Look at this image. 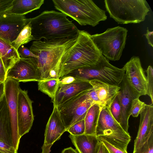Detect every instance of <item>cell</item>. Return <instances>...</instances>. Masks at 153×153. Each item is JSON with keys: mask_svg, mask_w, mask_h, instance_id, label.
<instances>
[{"mask_svg": "<svg viewBox=\"0 0 153 153\" xmlns=\"http://www.w3.org/2000/svg\"><path fill=\"white\" fill-rule=\"evenodd\" d=\"M33 40L30 22L26 25L20 32L16 39L12 43L16 50L23 45Z\"/></svg>", "mask_w": 153, "mask_h": 153, "instance_id": "cell-26", "label": "cell"}, {"mask_svg": "<svg viewBox=\"0 0 153 153\" xmlns=\"http://www.w3.org/2000/svg\"><path fill=\"white\" fill-rule=\"evenodd\" d=\"M29 22L25 15L11 14L0 15V38L12 43Z\"/></svg>", "mask_w": 153, "mask_h": 153, "instance_id": "cell-14", "label": "cell"}, {"mask_svg": "<svg viewBox=\"0 0 153 153\" xmlns=\"http://www.w3.org/2000/svg\"><path fill=\"white\" fill-rule=\"evenodd\" d=\"M101 109L100 106L95 103L88 111L84 119L85 126V134L95 135Z\"/></svg>", "mask_w": 153, "mask_h": 153, "instance_id": "cell-24", "label": "cell"}, {"mask_svg": "<svg viewBox=\"0 0 153 153\" xmlns=\"http://www.w3.org/2000/svg\"><path fill=\"white\" fill-rule=\"evenodd\" d=\"M146 33L144 35L148 41V44L152 47H153V31H150L147 27Z\"/></svg>", "mask_w": 153, "mask_h": 153, "instance_id": "cell-38", "label": "cell"}, {"mask_svg": "<svg viewBox=\"0 0 153 153\" xmlns=\"http://www.w3.org/2000/svg\"><path fill=\"white\" fill-rule=\"evenodd\" d=\"M89 82L96 92L100 107L109 108L119 92L120 86L110 85L97 80Z\"/></svg>", "mask_w": 153, "mask_h": 153, "instance_id": "cell-19", "label": "cell"}, {"mask_svg": "<svg viewBox=\"0 0 153 153\" xmlns=\"http://www.w3.org/2000/svg\"><path fill=\"white\" fill-rule=\"evenodd\" d=\"M133 153H153V134L135 152Z\"/></svg>", "mask_w": 153, "mask_h": 153, "instance_id": "cell-31", "label": "cell"}, {"mask_svg": "<svg viewBox=\"0 0 153 153\" xmlns=\"http://www.w3.org/2000/svg\"><path fill=\"white\" fill-rule=\"evenodd\" d=\"M44 2V0H13L12 6L4 14L25 16L40 8Z\"/></svg>", "mask_w": 153, "mask_h": 153, "instance_id": "cell-22", "label": "cell"}, {"mask_svg": "<svg viewBox=\"0 0 153 153\" xmlns=\"http://www.w3.org/2000/svg\"><path fill=\"white\" fill-rule=\"evenodd\" d=\"M69 137L79 153H98L100 142L95 135L70 134Z\"/></svg>", "mask_w": 153, "mask_h": 153, "instance_id": "cell-20", "label": "cell"}, {"mask_svg": "<svg viewBox=\"0 0 153 153\" xmlns=\"http://www.w3.org/2000/svg\"><path fill=\"white\" fill-rule=\"evenodd\" d=\"M55 8L82 26L95 27L107 19L105 11L91 0H53Z\"/></svg>", "mask_w": 153, "mask_h": 153, "instance_id": "cell-4", "label": "cell"}, {"mask_svg": "<svg viewBox=\"0 0 153 153\" xmlns=\"http://www.w3.org/2000/svg\"><path fill=\"white\" fill-rule=\"evenodd\" d=\"M125 77L133 91L139 97L146 95V77L138 56H133L123 67Z\"/></svg>", "mask_w": 153, "mask_h": 153, "instance_id": "cell-11", "label": "cell"}, {"mask_svg": "<svg viewBox=\"0 0 153 153\" xmlns=\"http://www.w3.org/2000/svg\"><path fill=\"white\" fill-rule=\"evenodd\" d=\"M146 104L140 101L139 98L133 99L130 111V115L133 117H137L142 112Z\"/></svg>", "mask_w": 153, "mask_h": 153, "instance_id": "cell-28", "label": "cell"}, {"mask_svg": "<svg viewBox=\"0 0 153 153\" xmlns=\"http://www.w3.org/2000/svg\"><path fill=\"white\" fill-rule=\"evenodd\" d=\"M4 84L5 95L11 123L13 146L17 151L20 140L18 134L17 117L19 82L13 78H7Z\"/></svg>", "mask_w": 153, "mask_h": 153, "instance_id": "cell-10", "label": "cell"}, {"mask_svg": "<svg viewBox=\"0 0 153 153\" xmlns=\"http://www.w3.org/2000/svg\"><path fill=\"white\" fill-rule=\"evenodd\" d=\"M146 72L147 74L146 77L147 81L146 95L150 98L152 104H153V69L150 65L148 66Z\"/></svg>", "mask_w": 153, "mask_h": 153, "instance_id": "cell-30", "label": "cell"}, {"mask_svg": "<svg viewBox=\"0 0 153 153\" xmlns=\"http://www.w3.org/2000/svg\"><path fill=\"white\" fill-rule=\"evenodd\" d=\"M100 147L98 153H110L103 143L101 141H100Z\"/></svg>", "mask_w": 153, "mask_h": 153, "instance_id": "cell-39", "label": "cell"}, {"mask_svg": "<svg viewBox=\"0 0 153 153\" xmlns=\"http://www.w3.org/2000/svg\"><path fill=\"white\" fill-rule=\"evenodd\" d=\"M109 108L111 114L120 124L121 116V108L117 95L111 103Z\"/></svg>", "mask_w": 153, "mask_h": 153, "instance_id": "cell-27", "label": "cell"}, {"mask_svg": "<svg viewBox=\"0 0 153 153\" xmlns=\"http://www.w3.org/2000/svg\"><path fill=\"white\" fill-rule=\"evenodd\" d=\"M5 94L4 82L0 81V100L3 97Z\"/></svg>", "mask_w": 153, "mask_h": 153, "instance_id": "cell-40", "label": "cell"}, {"mask_svg": "<svg viewBox=\"0 0 153 153\" xmlns=\"http://www.w3.org/2000/svg\"><path fill=\"white\" fill-rule=\"evenodd\" d=\"M7 78L14 79L19 82L40 81V74L36 58L20 57L7 71Z\"/></svg>", "mask_w": 153, "mask_h": 153, "instance_id": "cell-12", "label": "cell"}, {"mask_svg": "<svg viewBox=\"0 0 153 153\" xmlns=\"http://www.w3.org/2000/svg\"><path fill=\"white\" fill-rule=\"evenodd\" d=\"M87 91L71 98L57 107L67 129L76 122L84 120L89 109L95 103L87 95Z\"/></svg>", "mask_w": 153, "mask_h": 153, "instance_id": "cell-9", "label": "cell"}, {"mask_svg": "<svg viewBox=\"0 0 153 153\" xmlns=\"http://www.w3.org/2000/svg\"><path fill=\"white\" fill-rule=\"evenodd\" d=\"M127 33L126 28L118 26L91 37L102 55L108 60L117 61L120 59L125 48Z\"/></svg>", "mask_w": 153, "mask_h": 153, "instance_id": "cell-8", "label": "cell"}, {"mask_svg": "<svg viewBox=\"0 0 153 153\" xmlns=\"http://www.w3.org/2000/svg\"><path fill=\"white\" fill-rule=\"evenodd\" d=\"M106 11L118 24L139 23L149 11L145 0H105Z\"/></svg>", "mask_w": 153, "mask_h": 153, "instance_id": "cell-5", "label": "cell"}, {"mask_svg": "<svg viewBox=\"0 0 153 153\" xmlns=\"http://www.w3.org/2000/svg\"><path fill=\"white\" fill-rule=\"evenodd\" d=\"M93 88L89 82L76 79L68 84H59L53 106L57 107L71 98Z\"/></svg>", "mask_w": 153, "mask_h": 153, "instance_id": "cell-16", "label": "cell"}, {"mask_svg": "<svg viewBox=\"0 0 153 153\" xmlns=\"http://www.w3.org/2000/svg\"><path fill=\"white\" fill-rule=\"evenodd\" d=\"M61 153H78L75 149L71 147H69L64 149Z\"/></svg>", "mask_w": 153, "mask_h": 153, "instance_id": "cell-41", "label": "cell"}, {"mask_svg": "<svg viewBox=\"0 0 153 153\" xmlns=\"http://www.w3.org/2000/svg\"><path fill=\"white\" fill-rule=\"evenodd\" d=\"M125 76V75H124ZM120 89L117 95L121 108V116L120 125L128 133V120L133 100L139 97L134 92L128 84L124 76L119 85Z\"/></svg>", "mask_w": 153, "mask_h": 153, "instance_id": "cell-17", "label": "cell"}, {"mask_svg": "<svg viewBox=\"0 0 153 153\" xmlns=\"http://www.w3.org/2000/svg\"><path fill=\"white\" fill-rule=\"evenodd\" d=\"M66 130L57 107H53L52 112L46 125L41 153H50L52 146L56 141L60 139Z\"/></svg>", "mask_w": 153, "mask_h": 153, "instance_id": "cell-15", "label": "cell"}, {"mask_svg": "<svg viewBox=\"0 0 153 153\" xmlns=\"http://www.w3.org/2000/svg\"><path fill=\"white\" fill-rule=\"evenodd\" d=\"M125 74L123 68H120L112 65L102 55L95 65L76 70L67 75L85 81L97 80L110 85L119 86Z\"/></svg>", "mask_w": 153, "mask_h": 153, "instance_id": "cell-7", "label": "cell"}, {"mask_svg": "<svg viewBox=\"0 0 153 153\" xmlns=\"http://www.w3.org/2000/svg\"><path fill=\"white\" fill-rule=\"evenodd\" d=\"M95 135L99 140H103L125 152L131 141L126 133L111 114L108 107L101 108Z\"/></svg>", "mask_w": 153, "mask_h": 153, "instance_id": "cell-6", "label": "cell"}, {"mask_svg": "<svg viewBox=\"0 0 153 153\" xmlns=\"http://www.w3.org/2000/svg\"><path fill=\"white\" fill-rule=\"evenodd\" d=\"M27 90L20 88L17 101V123L20 138L31 129L34 120L32 103Z\"/></svg>", "mask_w": 153, "mask_h": 153, "instance_id": "cell-13", "label": "cell"}, {"mask_svg": "<svg viewBox=\"0 0 153 153\" xmlns=\"http://www.w3.org/2000/svg\"><path fill=\"white\" fill-rule=\"evenodd\" d=\"M0 55L7 73L20 57L12 43L0 38Z\"/></svg>", "mask_w": 153, "mask_h": 153, "instance_id": "cell-23", "label": "cell"}, {"mask_svg": "<svg viewBox=\"0 0 153 153\" xmlns=\"http://www.w3.org/2000/svg\"><path fill=\"white\" fill-rule=\"evenodd\" d=\"M0 141L13 147L10 119L5 94L0 100Z\"/></svg>", "mask_w": 153, "mask_h": 153, "instance_id": "cell-21", "label": "cell"}, {"mask_svg": "<svg viewBox=\"0 0 153 153\" xmlns=\"http://www.w3.org/2000/svg\"><path fill=\"white\" fill-rule=\"evenodd\" d=\"M84 30H79L76 41L67 51L60 61L59 78L76 70L95 65L102 54L91 37Z\"/></svg>", "mask_w": 153, "mask_h": 153, "instance_id": "cell-3", "label": "cell"}, {"mask_svg": "<svg viewBox=\"0 0 153 153\" xmlns=\"http://www.w3.org/2000/svg\"><path fill=\"white\" fill-rule=\"evenodd\" d=\"M13 0H0V15L4 14L12 5Z\"/></svg>", "mask_w": 153, "mask_h": 153, "instance_id": "cell-33", "label": "cell"}, {"mask_svg": "<svg viewBox=\"0 0 153 153\" xmlns=\"http://www.w3.org/2000/svg\"></svg>", "mask_w": 153, "mask_h": 153, "instance_id": "cell-42", "label": "cell"}, {"mask_svg": "<svg viewBox=\"0 0 153 153\" xmlns=\"http://www.w3.org/2000/svg\"><path fill=\"white\" fill-rule=\"evenodd\" d=\"M87 94L95 103L99 105V100L96 92L93 87L87 91Z\"/></svg>", "mask_w": 153, "mask_h": 153, "instance_id": "cell-37", "label": "cell"}, {"mask_svg": "<svg viewBox=\"0 0 153 153\" xmlns=\"http://www.w3.org/2000/svg\"><path fill=\"white\" fill-rule=\"evenodd\" d=\"M7 73L0 55V81L4 82L6 79Z\"/></svg>", "mask_w": 153, "mask_h": 153, "instance_id": "cell-36", "label": "cell"}, {"mask_svg": "<svg viewBox=\"0 0 153 153\" xmlns=\"http://www.w3.org/2000/svg\"><path fill=\"white\" fill-rule=\"evenodd\" d=\"M77 36L34 41L32 42L30 50L38 56L36 59L40 74V81L59 78L61 59L74 44Z\"/></svg>", "mask_w": 153, "mask_h": 153, "instance_id": "cell-1", "label": "cell"}, {"mask_svg": "<svg viewBox=\"0 0 153 153\" xmlns=\"http://www.w3.org/2000/svg\"><path fill=\"white\" fill-rule=\"evenodd\" d=\"M17 51L21 58L25 59L33 57L36 59L38 58V56L33 53L30 49L23 45L21 46Z\"/></svg>", "mask_w": 153, "mask_h": 153, "instance_id": "cell-32", "label": "cell"}, {"mask_svg": "<svg viewBox=\"0 0 153 153\" xmlns=\"http://www.w3.org/2000/svg\"><path fill=\"white\" fill-rule=\"evenodd\" d=\"M99 141L103 143L110 153H128L127 152H125L118 149L105 141L103 140Z\"/></svg>", "mask_w": 153, "mask_h": 153, "instance_id": "cell-35", "label": "cell"}, {"mask_svg": "<svg viewBox=\"0 0 153 153\" xmlns=\"http://www.w3.org/2000/svg\"><path fill=\"white\" fill-rule=\"evenodd\" d=\"M85 126L84 120L74 123L68 129L67 131L73 135H79L85 133Z\"/></svg>", "mask_w": 153, "mask_h": 153, "instance_id": "cell-29", "label": "cell"}, {"mask_svg": "<svg viewBox=\"0 0 153 153\" xmlns=\"http://www.w3.org/2000/svg\"><path fill=\"white\" fill-rule=\"evenodd\" d=\"M153 104L146 105L140 114V125L134 140L133 153L135 152L153 134Z\"/></svg>", "mask_w": 153, "mask_h": 153, "instance_id": "cell-18", "label": "cell"}, {"mask_svg": "<svg viewBox=\"0 0 153 153\" xmlns=\"http://www.w3.org/2000/svg\"><path fill=\"white\" fill-rule=\"evenodd\" d=\"M62 13L45 10L29 18L33 40H50L77 36L79 30Z\"/></svg>", "mask_w": 153, "mask_h": 153, "instance_id": "cell-2", "label": "cell"}, {"mask_svg": "<svg viewBox=\"0 0 153 153\" xmlns=\"http://www.w3.org/2000/svg\"><path fill=\"white\" fill-rule=\"evenodd\" d=\"M59 85V78L40 80L38 82V89L50 97L52 102L55 100Z\"/></svg>", "mask_w": 153, "mask_h": 153, "instance_id": "cell-25", "label": "cell"}, {"mask_svg": "<svg viewBox=\"0 0 153 153\" xmlns=\"http://www.w3.org/2000/svg\"><path fill=\"white\" fill-rule=\"evenodd\" d=\"M0 153H17V151L13 147L0 141Z\"/></svg>", "mask_w": 153, "mask_h": 153, "instance_id": "cell-34", "label": "cell"}]
</instances>
